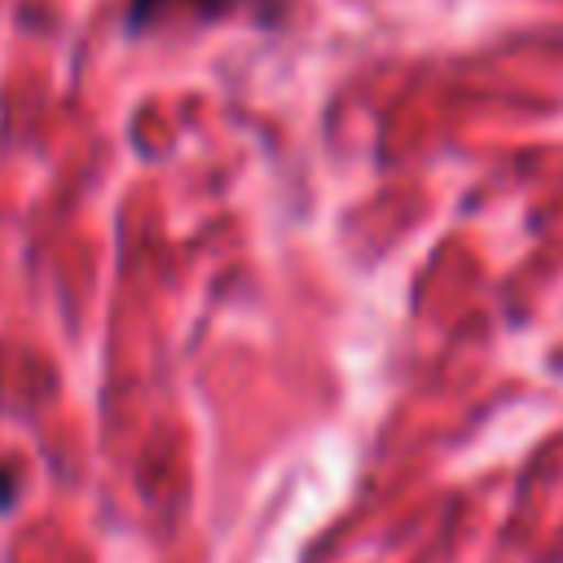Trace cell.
I'll return each instance as SVG.
<instances>
[{
	"mask_svg": "<svg viewBox=\"0 0 563 563\" xmlns=\"http://www.w3.org/2000/svg\"><path fill=\"white\" fill-rule=\"evenodd\" d=\"M13 501H18V475L0 462V510H9Z\"/></svg>",
	"mask_w": 563,
	"mask_h": 563,
	"instance_id": "7a4b0ae2",
	"label": "cell"
},
{
	"mask_svg": "<svg viewBox=\"0 0 563 563\" xmlns=\"http://www.w3.org/2000/svg\"><path fill=\"white\" fill-rule=\"evenodd\" d=\"M251 0H132V9H128V22L141 31V26H154V22H163V18H172V13H194V18H202V22H211V18H224V13H238V9H246Z\"/></svg>",
	"mask_w": 563,
	"mask_h": 563,
	"instance_id": "6da1fadb",
	"label": "cell"
}]
</instances>
